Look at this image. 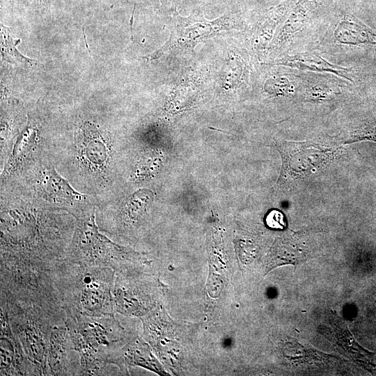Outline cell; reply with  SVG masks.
Returning a JSON list of instances; mask_svg holds the SVG:
<instances>
[{
	"label": "cell",
	"mask_w": 376,
	"mask_h": 376,
	"mask_svg": "<svg viewBox=\"0 0 376 376\" xmlns=\"http://www.w3.org/2000/svg\"><path fill=\"white\" fill-rule=\"evenodd\" d=\"M275 64L304 70L330 72L352 81L349 68L329 63L315 53L306 52L288 55Z\"/></svg>",
	"instance_id": "9c48e42d"
},
{
	"label": "cell",
	"mask_w": 376,
	"mask_h": 376,
	"mask_svg": "<svg viewBox=\"0 0 376 376\" xmlns=\"http://www.w3.org/2000/svg\"><path fill=\"white\" fill-rule=\"evenodd\" d=\"M43 1H48V0H43Z\"/></svg>",
	"instance_id": "ffe728a7"
},
{
	"label": "cell",
	"mask_w": 376,
	"mask_h": 376,
	"mask_svg": "<svg viewBox=\"0 0 376 376\" xmlns=\"http://www.w3.org/2000/svg\"><path fill=\"white\" fill-rule=\"evenodd\" d=\"M65 259L79 265L109 267L115 272L141 266L146 262L142 254L120 246L102 234L94 213L79 221Z\"/></svg>",
	"instance_id": "3957f363"
},
{
	"label": "cell",
	"mask_w": 376,
	"mask_h": 376,
	"mask_svg": "<svg viewBox=\"0 0 376 376\" xmlns=\"http://www.w3.org/2000/svg\"><path fill=\"white\" fill-rule=\"evenodd\" d=\"M370 140L376 141V122L357 130L352 135L350 142Z\"/></svg>",
	"instance_id": "e0dca14e"
},
{
	"label": "cell",
	"mask_w": 376,
	"mask_h": 376,
	"mask_svg": "<svg viewBox=\"0 0 376 376\" xmlns=\"http://www.w3.org/2000/svg\"><path fill=\"white\" fill-rule=\"evenodd\" d=\"M6 306L12 331L26 357L39 366L47 375L46 353L53 327L65 324L66 315L62 308L23 304L0 297Z\"/></svg>",
	"instance_id": "277c9868"
},
{
	"label": "cell",
	"mask_w": 376,
	"mask_h": 376,
	"mask_svg": "<svg viewBox=\"0 0 376 376\" xmlns=\"http://www.w3.org/2000/svg\"><path fill=\"white\" fill-rule=\"evenodd\" d=\"M65 324L79 363L84 366L108 363L109 357L132 337L127 336L115 315H67Z\"/></svg>",
	"instance_id": "7a4b0ae2"
},
{
	"label": "cell",
	"mask_w": 376,
	"mask_h": 376,
	"mask_svg": "<svg viewBox=\"0 0 376 376\" xmlns=\"http://www.w3.org/2000/svg\"><path fill=\"white\" fill-rule=\"evenodd\" d=\"M334 37L335 41L343 45H376V33L352 15L341 19L335 29Z\"/></svg>",
	"instance_id": "8fae6325"
},
{
	"label": "cell",
	"mask_w": 376,
	"mask_h": 376,
	"mask_svg": "<svg viewBox=\"0 0 376 376\" xmlns=\"http://www.w3.org/2000/svg\"><path fill=\"white\" fill-rule=\"evenodd\" d=\"M39 187L44 197L54 202L70 203L85 197L75 191L54 168L45 169L42 173Z\"/></svg>",
	"instance_id": "30bf717a"
},
{
	"label": "cell",
	"mask_w": 376,
	"mask_h": 376,
	"mask_svg": "<svg viewBox=\"0 0 376 376\" xmlns=\"http://www.w3.org/2000/svg\"><path fill=\"white\" fill-rule=\"evenodd\" d=\"M312 1L297 0L277 37L276 45L279 48H282L289 43V41L304 26L308 19V12L311 10L307 7L313 4Z\"/></svg>",
	"instance_id": "7c38bea8"
},
{
	"label": "cell",
	"mask_w": 376,
	"mask_h": 376,
	"mask_svg": "<svg viewBox=\"0 0 376 376\" xmlns=\"http://www.w3.org/2000/svg\"><path fill=\"white\" fill-rule=\"evenodd\" d=\"M36 141V132L29 127L24 130L14 146L13 150L4 169V175L13 172L31 152Z\"/></svg>",
	"instance_id": "5bb4252c"
},
{
	"label": "cell",
	"mask_w": 376,
	"mask_h": 376,
	"mask_svg": "<svg viewBox=\"0 0 376 376\" xmlns=\"http://www.w3.org/2000/svg\"><path fill=\"white\" fill-rule=\"evenodd\" d=\"M84 152L88 161L97 165H102L107 157L106 146L97 139H90L85 144Z\"/></svg>",
	"instance_id": "2e32d148"
},
{
	"label": "cell",
	"mask_w": 376,
	"mask_h": 376,
	"mask_svg": "<svg viewBox=\"0 0 376 376\" xmlns=\"http://www.w3.org/2000/svg\"><path fill=\"white\" fill-rule=\"evenodd\" d=\"M0 305V375H43L42 369L25 354L19 341L12 331L6 306Z\"/></svg>",
	"instance_id": "8992f818"
},
{
	"label": "cell",
	"mask_w": 376,
	"mask_h": 376,
	"mask_svg": "<svg viewBox=\"0 0 376 376\" xmlns=\"http://www.w3.org/2000/svg\"><path fill=\"white\" fill-rule=\"evenodd\" d=\"M72 352L75 351L65 324L54 326L47 347V375H79V363L72 361Z\"/></svg>",
	"instance_id": "52a82bcc"
},
{
	"label": "cell",
	"mask_w": 376,
	"mask_h": 376,
	"mask_svg": "<svg viewBox=\"0 0 376 376\" xmlns=\"http://www.w3.org/2000/svg\"><path fill=\"white\" fill-rule=\"evenodd\" d=\"M109 365L117 366L124 373L129 367L140 366L159 375L164 371L152 353L150 345L139 336H132L123 347L113 353L107 360Z\"/></svg>",
	"instance_id": "ba28073f"
},
{
	"label": "cell",
	"mask_w": 376,
	"mask_h": 376,
	"mask_svg": "<svg viewBox=\"0 0 376 376\" xmlns=\"http://www.w3.org/2000/svg\"><path fill=\"white\" fill-rule=\"evenodd\" d=\"M270 86H273V91L277 95H289L294 91V85L285 77H279L271 80Z\"/></svg>",
	"instance_id": "ac0fdd59"
},
{
	"label": "cell",
	"mask_w": 376,
	"mask_h": 376,
	"mask_svg": "<svg viewBox=\"0 0 376 376\" xmlns=\"http://www.w3.org/2000/svg\"><path fill=\"white\" fill-rule=\"evenodd\" d=\"M152 198V193L149 190H140L134 193L127 203L121 225L125 228L136 225Z\"/></svg>",
	"instance_id": "4fadbf2b"
},
{
	"label": "cell",
	"mask_w": 376,
	"mask_h": 376,
	"mask_svg": "<svg viewBox=\"0 0 376 376\" xmlns=\"http://www.w3.org/2000/svg\"><path fill=\"white\" fill-rule=\"evenodd\" d=\"M306 93L307 97L311 100H319L331 96L333 91L329 86L325 84H318L310 87Z\"/></svg>",
	"instance_id": "d6986e66"
},
{
	"label": "cell",
	"mask_w": 376,
	"mask_h": 376,
	"mask_svg": "<svg viewBox=\"0 0 376 376\" xmlns=\"http://www.w3.org/2000/svg\"><path fill=\"white\" fill-rule=\"evenodd\" d=\"M141 266L115 272L112 288L116 313L143 316L155 306V298L146 283L139 279Z\"/></svg>",
	"instance_id": "5b68a950"
},
{
	"label": "cell",
	"mask_w": 376,
	"mask_h": 376,
	"mask_svg": "<svg viewBox=\"0 0 376 376\" xmlns=\"http://www.w3.org/2000/svg\"><path fill=\"white\" fill-rule=\"evenodd\" d=\"M1 52L3 57L5 58L6 56H8V58L9 56L10 58H13V59L17 61L22 63H28L30 65H33V63H36V61L24 56L17 50L15 46L19 42V41L16 43L13 42V39L10 37L8 31L9 29L5 27L2 24L1 26Z\"/></svg>",
	"instance_id": "9a60e30c"
},
{
	"label": "cell",
	"mask_w": 376,
	"mask_h": 376,
	"mask_svg": "<svg viewBox=\"0 0 376 376\" xmlns=\"http://www.w3.org/2000/svg\"><path fill=\"white\" fill-rule=\"evenodd\" d=\"M58 296L65 315H115L112 288L115 270L79 265L66 259L54 269Z\"/></svg>",
	"instance_id": "6da1fadb"
}]
</instances>
